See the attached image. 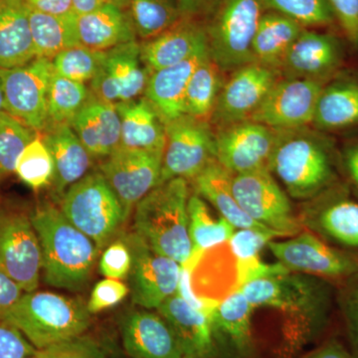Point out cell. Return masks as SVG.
<instances>
[{
	"mask_svg": "<svg viewBox=\"0 0 358 358\" xmlns=\"http://www.w3.org/2000/svg\"><path fill=\"white\" fill-rule=\"evenodd\" d=\"M100 272L109 279L124 280L129 278L131 268V255L124 240L113 242L103 251L100 260Z\"/></svg>",
	"mask_w": 358,
	"mask_h": 358,
	"instance_id": "obj_46",
	"label": "cell"
},
{
	"mask_svg": "<svg viewBox=\"0 0 358 358\" xmlns=\"http://www.w3.org/2000/svg\"><path fill=\"white\" fill-rule=\"evenodd\" d=\"M107 51H98L88 47H71L61 51L53 59L56 74L78 83L91 82L102 67Z\"/></svg>",
	"mask_w": 358,
	"mask_h": 358,
	"instance_id": "obj_40",
	"label": "cell"
},
{
	"mask_svg": "<svg viewBox=\"0 0 358 358\" xmlns=\"http://www.w3.org/2000/svg\"><path fill=\"white\" fill-rule=\"evenodd\" d=\"M254 308L240 289L214 308L210 320L217 352L223 348L235 357H248L253 350L251 319Z\"/></svg>",
	"mask_w": 358,
	"mask_h": 358,
	"instance_id": "obj_26",
	"label": "cell"
},
{
	"mask_svg": "<svg viewBox=\"0 0 358 358\" xmlns=\"http://www.w3.org/2000/svg\"><path fill=\"white\" fill-rule=\"evenodd\" d=\"M182 17L195 21H208L222 0H176Z\"/></svg>",
	"mask_w": 358,
	"mask_h": 358,
	"instance_id": "obj_50",
	"label": "cell"
},
{
	"mask_svg": "<svg viewBox=\"0 0 358 358\" xmlns=\"http://www.w3.org/2000/svg\"><path fill=\"white\" fill-rule=\"evenodd\" d=\"M313 124L324 131L358 124V84L345 81L324 87L317 101Z\"/></svg>",
	"mask_w": 358,
	"mask_h": 358,
	"instance_id": "obj_34",
	"label": "cell"
},
{
	"mask_svg": "<svg viewBox=\"0 0 358 358\" xmlns=\"http://www.w3.org/2000/svg\"><path fill=\"white\" fill-rule=\"evenodd\" d=\"M70 126L93 159H106L121 145V120L115 103L92 93Z\"/></svg>",
	"mask_w": 358,
	"mask_h": 358,
	"instance_id": "obj_24",
	"label": "cell"
},
{
	"mask_svg": "<svg viewBox=\"0 0 358 358\" xmlns=\"http://www.w3.org/2000/svg\"><path fill=\"white\" fill-rule=\"evenodd\" d=\"M232 176L233 174L221 166L217 160H214L193 179L192 183L194 192L200 195L205 201L209 202L217 210L219 215L225 218L236 229L250 228L271 231L250 217L238 203L231 188Z\"/></svg>",
	"mask_w": 358,
	"mask_h": 358,
	"instance_id": "obj_31",
	"label": "cell"
},
{
	"mask_svg": "<svg viewBox=\"0 0 358 358\" xmlns=\"http://www.w3.org/2000/svg\"><path fill=\"white\" fill-rule=\"evenodd\" d=\"M343 162L346 174L358 193V143L346 148Z\"/></svg>",
	"mask_w": 358,
	"mask_h": 358,
	"instance_id": "obj_54",
	"label": "cell"
},
{
	"mask_svg": "<svg viewBox=\"0 0 358 358\" xmlns=\"http://www.w3.org/2000/svg\"><path fill=\"white\" fill-rule=\"evenodd\" d=\"M24 291L17 282H14L3 272L0 271V322H3L18 303Z\"/></svg>",
	"mask_w": 358,
	"mask_h": 358,
	"instance_id": "obj_51",
	"label": "cell"
},
{
	"mask_svg": "<svg viewBox=\"0 0 358 358\" xmlns=\"http://www.w3.org/2000/svg\"><path fill=\"white\" fill-rule=\"evenodd\" d=\"M122 345L131 358H182L178 338L166 320L150 310H134L122 320Z\"/></svg>",
	"mask_w": 358,
	"mask_h": 358,
	"instance_id": "obj_20",
	"label": "cell"
},
{
	"mask_svg": "<svg viewBox=\"0 0 358 358\" xmlns=\"http://www.w3.org/2000/svg\"><path fill=\"white\" fill-rule=\"evenodd\" d=\"M36 352L20 329L0 322V358H26L33 357Z\"/></svg>",
	"mask_w": 358,
	"mask_h": 358,
	"instance_id": "obj_48",
	"label": "cell"
},
{
	"mask_svg": "<svg viewBox=\"0 0 358 358\" xmlns=\"http://www.w3.org/2000/svg\"><path fill=\"white\" fill-rule=\"evenodd\" d=\"M299 218L303 229L339 249L358 253V201L327 192L308 200Z\"/></svg>",
	"mask_w": 358,
	"mask_h": 358,
	"instance_id": "obj_19",
	"label": "cell"
},
{
	"mask_svg": "<svg viewBox=\"0 0 358 358\" xmlns=\"http://www.w3.org/2000/svg\"><path fill=\"white\" fill-rule=\"evenodd\" d=\"M61 211L100 250L110 243L126 221L117 195L101 173L87 174L71 186L63 195Z\"/></svg>",
	"mask_w": 358,
	"mask_h": 358,
	"instance_id": "obj_7",
	"label": "cell"
},
{
	"mask_svg": "<svg viewBox=\"0 0 358 358\" xmlns=\"http://www.w3.org/2000/svg\"><path fill=\"white\" fill-rule=\"evenodd\" d=\"M280 131L253 121H244L217 129L216 160L232 174L268 169Z\"/></svg>",
	"mask_w": 358,
	"mask_h": 358,
	"instance_id": "obj_16",
	"label": "cell"
},
{
	"mask_svg": "<svg viewBox=\"0 0 358 358\" xmlns=\"http://www.w3.org/2000/svg\"><path fill=\"white\" fill-rule=\"evenodd\" d=\"M36 58L25 0H0V69Z\"/></svg>",
	"mask_w": 358,
	"mask_h": 358,
	"instance_id": "obj_30",
	"label": "cell"
},
{
	"mask_svg": "<svg viewBox=\"0 0 358 358\" xmlns=\"http://www.w3.org/2000/svg\"><path fill=\"white\" fill-rule=\"evenodd\" d=\"M77 32L80 45L98 51H108L136 40L129 13L113 2L77 15Z\"/></svg>",
	"mask_w": 358,
	"mask_h": 358,
	"instance_id": "obj_28",
	"label": "cell"
},
{
	"mask_svg": "<svg viewBox=\"0 0 358 358\" xmlns=\"http://www.w3.org/2000/svg\"><path fill=\"white\" fill-rule=\"evenodd\" d=\"M91 96L86 85L78 83L54 73L47 103L48 124H71Z\"/></svg>",
	"mask_w": 358,
	"mask_h": 358,
	"instance_id": "obj_38",
	"label": "cell"
},
{
	"mask_svg": "<svg viewBox=\"0 0 358 358\" xmlns=\"http://www.w3.org/2000/svg\"><path fill=\"white\" fill-rule=\"evenodd\" d=\"M6 112V103H4L3 90H2L1 82H0V114Z\"/></svg>",
	"mask_w": 358,
	"mask_h": 358,
	"instance_id": "obj_56",
	"label": "cell"
},
{
	"mask_svg": "<svg viewBox=\"0 0 358 358\" xmlns=\"http://www.w3.org/2000/svg\"><path fill=\"white\" fill-rule=\"evenodd\" d=\"M157 310L173 329L183 355L216 357L218 352L208 315L190 307L178 293L166 299Z\"/></svg>",
	"mask_w": 358,
	"mask_h": 358,
	"instance_id": "obj_27",
	"label": "cell"
},
{
	"mask_svg": "<svg viewBox=\"0 0 358 358\" xmlns=\"http://www.w3.org/2000/svg\"><path fill=\"white\" fill-rule=\"evenodd\" d=\"M264 8L275 11L300 23L303 27H320L336 17L327 0H261Z\"/></svg>",
	"mask_w": 358,
	"mask_h": 358,
	"instance_id": "obj_42",
	"label": "cell"
},
{
	"mask_svg": "<svg viewBox=\"0 0 358 358\" xmlns=\"http://www.w3.org/2000/svg\"><path fill=\"white\" fill-rule=\"evenodd\" d=\"M162 157L160 152L120 147L106 157L101 173L117 195L126 219L134 207L160 185Z\"/></svg>",
	"mask_w": 358,
	"mask_h": 358,
	"instance_id": "obj_15",
	"label": "cell"
},
{
	"mask_svg": "<svg viewBox=\"0 0 358 358\" xmlns=\"http://www.w3.org/2000/svg\"><path fill=\"white\" fill-rule=\"evenodd\" d=\"M148 71L141 62V44L128 42L110 49L98 74L90 82L91 93L105 102L117 103L145 94Z\"/></svg>",
	"mask_w": 358,
	"mask_h": 358,
	"instance_id": "obj_18",
	"label": "cell"
},
{
	"mask_svg": "<svg viewBox=\"0 0 358 358\" xmlns=\"http://www.w3.org/2000/svg\"><path fill=\"white\" fill-rule=\"evenodd\" d=\"M109 0H72L73 9L77 15L89 13L102 6Z\"/></svg>",
	"mask_w": 358,
	"mask_h": 358,
	"instance_id": "obj_55",
	"label": "cell"
},
{
	"mask_svg": "<svg viewBox=\"0 0 358 358\" xmlns=\"http://www.w3.org/2000/svg\"><path fill=\"white\" fill-rule=\"evenodd\" d=\"M268 171L280 179L289 196L305 201L327 192L336 178L329 150L303 129L280 131Z\"/></svg>",
	"mask_w": 358,
	"mask_h": 358,
	"instance_id": "obj_5",
	"label": "cell"
},
{
	"mask_svg": "<svg viewBox=\"0 0 358 358\" xmlns=\"http://www.w3.org/2000/svg\"><path fill=\"white\" fill-rule=\"evenodd\" d=\"M42 252L47 284L76 292L91 278L100 249L52 204L37 207L30 216Z\"/></svg>",
	"mask_w": 358,
	"mask_h": 358,
	"instance_id": "obj_2",
	"label": "cell"
},
{
	"mask_svg": "<svg viewBox=\"0 0 358 358\" xmlns=\"http://www.w3.org/2000/svg\"><path fill=\"white\" fill-rule=\"evenodd\" d=\"M18 178L34 190L52 185L54 178V162L50 150L43 138L37 134L21 152L16 162Z\"/></svg>",
	"mask_w": 358,
	"mask_h": 358,
	"instance_id": "obj_39",
	"label": "cell"
},
{
	"mask_svg": "<svg viewBox=\"0 0 358 358\" xmlns=\"http://www.w3.org/2000/svg\"><path fill=\"white\" fill-rule=\"evenodd\" d=\"M41 270V246L31 219L20 212L0 211V271L30 293L38 287Z\"/></svg>",
	"mask_w": 358,
	"mask_h": 358,
	"instance_id": "obj_13",
	"label": "cell"
},
{
	"mask_svg": "<svg viewBox=\"0 0 358 358\" xmlns=\"http://www.w3.org/2000/svg\"><path fill=\"white\" fill-rule=\"evenodd\" d=\"M4 322L20 329L37 350L82 336L91 324L86 303L50 292L24 293Z\"/></svg>",
	"mask_w": 358,
	"mask_h": 358,
	"instance_id": "obj_4",
	"label": "cell"
},
{
	"mask_svg": "<svg viewBox=\"0 0 358 358\" xmlns=\"http://www.w3.org/2000/svg\"><path fill=\"white\" fill-rule=\"evenodd\" d=\"M303 358H353L348 346L338 339H329L324 345L315 348Z\"/></svg>",
	"mask_w": 358,
	"mask_h": 358,
	"instance_id": "obj_53",
	"label": "cell"
},
{
	"mask_svg": "<svg viewBox=\"0 0 358 358\" xmlns=\"http://www.w3.org/2000/svg\"><path fill=\"white\" fill-rule=\"evenodd\" d=\"M129 293L121 280L107 279L99 282L92 291L87 308L90 313H98L119 305Z\"/></svg>",
	"mask_w": 358,
	"mask_h": 358,
	"instance_id": "obj_47",
	"label": "cell"
},
{
	"mask_svg": "<svg viewBox=\"0 0 358 358\" xmlns=\"http://www.w3.org/2000/svg\"><path fill=\"white\" fill-rule=\"evenodd\" d=\"M35 10L50 15L66 16L74 13L72 0H25Z\"/></svg>",
	"mask_w": 358,
	"mask_h": 358,
	"instance_id": "obj_52",
	"label": "cell"
},
{
	"mask_svg": "<svg viewBox=\"0 0 358 358\" xmlns=\"http://www.w3.org/2000/svg\"><path fill=\"white\" fill-rule=\"evenodd\" d=\"M109 1L122 7V8H126L129 6V0H109Z\"/></svg>",
	"mask_w": 358,
	"mask_h": 358,
	"instance_id": "obj_57",
	"label": "cell"
},
{
	"mask_svg": "<svg viewBox=\"0 0 358 358\" xmlns=\"http://www.w3.org/2000/svg\"><path fill=\"white\" fill-rule=\"evenodd\" d=\"M188 227L192 243V253H199L229 241L236 228L225 218H216L208 204L196 192L188 199Z\"/></svg>",
	"mask_w": 358,
	"mask_h": 358,
	"instance_id": "obj_35",
	"label": "cell"
},
{
	"mask_svg": "<svg viewBox=\"0 0 358 358\" xmlns=\"http://www.w3.org/2000/svg\"><path fill=\"white\" fill-rule=\"evenodd\" d=\"M131 255L129 292L134 305L157 310L178 292L181 265L152 248L136 232L122 237Z\"/></svg>",
	"mask_w": 358,
	"mask_h": 358,
	"instance_id": "obj_12",
	"label": "cell"
},
{
	"mask_svg": "<svg viewBox=\"0 0 358 358\" xmlns=\"http://www.w3.org/2000/svg\"><path fill=\"white\" fill-rule=\"evenodd\" d=\"M254 308H271L284 315V346L296 352L326 326L333 301L327 280L299 273L254 280L241 287Z\"/></svg>",
	"mask_w": 358,
	"mask_h": 358,
	"instance_id": "obj_1",
	"label": "cell"
},
{
	"mask_svg": "<svg viewBox=\"0 0 358 358\" xmlns=\"http://www.w3.org/2000/svg\"><path fill=\"white\" fill-rule=\"evenodd\" d=\"M206 49L208 39L204 23L183 18L166 31L141 44V62L152 73L178 64Z\"/></svg>",
	"mask_w": 358,
	"mask_h": 358,
	"instance_id": "obj_22",
	"label": "cell"
},
{
	"mask_svg": "<svg viewBox=\"0 0 358 358\" xmlns=\"http://www.w3.org/2000/svg\"><path fill=\"white\" fill-rule=\"evenodd\" d=\"M222 71L210 54L193 72L186 90L185 114L196 119L210 121L216 101L223 87Z\"/></svg>",
	"mask_w": 358,
	"mask_h": 358,
	"instance_id": "obj_36",
	"label": "cell"
},
{
	"mask_svg": "<svg viewBox=\"0 0 358 358\" xmlns=\"http://www.w3.org/2000/svg\"><path fill=\"white\" fill-rule=\"evenodd\" d=\"M264 10L261 0H222L207 21L209 54L222 72L254 62L252 45Z\"/></svg>",
	"mask_w": 358,
	"mask_h": 358,
	"instance_id": "obj_6",
	"label": "cell"
},
{
	"mask_svg": "<svg viewBox=\"0 0 358 358\" xmlns=\"http://www.w3.org/2000/svg\"><path fill=\"white\" fill-rule=\"evenodd\" d=\"M41 136L53 159V192L62 199L71 186L87 176L93 157L70 124H48Z\"/></svg>",
	"mask_w": 358,
	"mask_h": 358,
	"instance_id": "obj_25",
	"label": "cell"
},
{
	"mask_svg": "<svg viewBox=\"0 0 358 358\" xmlns=\"http://www.w3.org/2000/svg\"><path fill=\"white\" fill-rule=\"evenodd\" d=\"M121 120V145L131 150L164 154L166 124L147 99L115 103Z\"/></svg>",
	"mask_w": 358,
	"mask_h": 358,
	"instance_id": "obj_29",
	"label": "cell"
},
{
	"mask_svg": "<svg viewBox=\"0 0 358 358\" xmlns=\"http://www.w3.org/2000/svg\"><path fill=\"white\" fill-rule=\"evenodd\" d=\"M54 71L50 59L35 58L27 64L0 69L6 112L36 133L47 126V103Z\"/></svg>",
	"mask_w": 358,
	"mask_h": 358,
	"instance_id": "obj_11",
	"label": "cell"
},
{
	"mask_svg": "<svg viewBox=\"0 0 358 358\" xmlns=\"http://www.w3.org/2000/svg\"><path fill=\"white\" fill-rule=\"evenodd\" d=\"M182 358H205L199 357V355H183Z\"/></svg>",
	"mask_w": 358,
	"mask_h": 358,
	"instance_id": "obj_58",
	"label": "cell"
},
{
	"mask_svg": "<svg viewBox=\"0 0 358 358\" xmlns=\"http://www.w3.org/2000/svg\"><path fill=\"white\" fill-rule=\"evenodd\" d=\"M341 59L343 50L336 37L306 28L282 59L278 72L286 79L324 81L338 69Z\"/></svg>",
	"mask_w": 358,
	"mask_h": 358,
	"instance_id": "obj_21",
	"label": "cell"
},
{
	"mask_svg": "<svg viewBox=\"0 0 358 358\" xmlns=\"http://www.w3.org/2000/svg\"><path fill=\"white\" fill-rule=\"evenodd\" d=\"M37 133L13 115L0 114V181L15 171L16 162Z\"/></svg>",
	"mask_w": 358,
	"mask_h": 358,
	"instance_id": "obj_41",
	"label": "cell"
},
{
	"mask_svg": "<svg viewBox=\"0 0 358 358\" xmlns=\"http://www.w3.org/2000/svg\"><path fill=\"white\" fill-rule=\"evenodd\" d=\"M37 358H108L95 339L82 336L37 350Z\"/></svg>",
	"mask_w": 358,
	"mask_h": 358,
	"instance_id": "obj_45",
	"label": "cell"
},
{
	"mask_svg": "<svg viewBox=\"0 0 358 358\" xmlns=\"http://www.w3.org/2000/svg\"><path fill=\"white\" fill-rule=\"evenodd\" d=\"M190 194L187 180L173 178L160 183L134 207V232L181 266L192 254L187 209Z\"/></svg>",
	"mask_w": 358,
	"mask_h": 358,
	"instance_id": "obj_3",
	"label": "cell"
},
{
	"mask_svg": "<svg viewBox=\"0 0 358 358\" xmlns=\"http://www.w3.org/2000/svg\"><path fill=\"white\" fill-rule=\"evenodd\" d=\"M305 29L282 14L264 13L252 45L254 62L278 71L289 49Z\"/></svg>",
	"mask_w": 358,
	"mask_h": 358,
	"instance_id": "obj_32",
	"label": "cell"
},
{
	"mask_svg": "<svg viewBox=\"0 0 358 358\" xmlns=\"http://www.w3.org/2000/svg\"><path fill=\"white\" fill-rule=\"evenodd\" d=\"M348 41L358 48V0H327Z\"/></svg>",
	"mask_w": 358,
	"mask_h": 358,
	"instance_id": "obj_49",
	"label": "cell"
},
{
	"mask_svg": "<svg viewBox=\"0 0 358 358\" xmlns=\"http://www.w3.org/2000/svg\"><path fill=\"white\" fill-rule=\"evenodd\" d=\"M324 82L320 80H279L250 121L277 131H293L313 124L315 108Z\"/></svg>",
	"mask_w": 358,
	"mask_h": 358,
	"instance_id": "obj_14",
	"label": "cell"
},
{
	"mask_svg": "<svg viewBox=\"0 0 358 358\" xmlns=\"http://www.w3.org/2000/svg\"><path fill=\"white\" fill-rule=\"evenodd\" d=\"M231 188L241 208L280 238H288L303 230L294 213L288 193L268 169L233 174Z\"/></svg>",
	"mask_w": 358,
	"mask_h": 358,
	"instance_id": "obj_8",
	"label": "cell"
},
{
	"mask_svg": "<svg viewBox=\"0 0 358 358\" xmlns=\"http://www.w3.org/2000/svg\"><path fill=\"white\" fill-rule=\"evenodd\" d=\"M26 358H37L36 355H33V357H26Z\"/></svg>",
	"mask_w": 358,
	"mask_h": 358,
	"instance_id": "obj_59",
	"label": "cell"
},
{
	"mask_svg": "<svg viewBox=\"0 0 358 358\" xmlns=\"http://www.w3.org/2000/svg\"><path fill=\"white\" fill-rule=\"evenodd\" d=\"M209 55L197 52L178 64L150 73L143 96L152 103L164 124L185 115V96L193 72Z\"/></svg>",
	"mask_w": 358,
	"mask_h": 358,
	"instance_id": "obj_23",
	"label": "cell"
},
{
	"mask_svg": "<svg viewBox=\"0 0 358 358\" xmlns=\"http://www.w3.org/2000/svg\"><path fill=\"white\" fill-rule=\"evenodd\" d=\"M129 13L140 38H154L183 20L176 0H129Z\"/></svg>",
	"mask_w": 358,
	"mask_h": 358,
	"instance_id": "obj_37",
	"label": "cell"
},
{
	"mask_svg": "<svg viewBox=\"0 0 358 358\" xmlns=\"http://www.w3.org/2000/svg\"><path fill=\"white\" fill-rule=\"evenodd\" d=\"M280 238L271 231L257 229H236L228 244L238 261L260 258L261 252L273 240Z\"/></svg>",
	"mask_w": 358,
	"mask_h": 358,
	"instance_id": "obj_44",
	"label": "cell"
},
{
	"mask_svg": "<svg viewBox=\"0 0 358 358\" xmlns=\"http://www.w3.org/2000/svg\"><path fill=\"white\" fill-rule=\"evenodd\" d=\"M338 301L348 336V350L353 358H358V273L341 282Z\"/></svg>",
	"mask_w": 358,
	"mask_h": 358,
	"instance_id": "obj_43",
	"label": "cell"
},
{
	"mask_svg": "<svg viewBox=\"0 0 358 358\" xmlns=\"http://www.w3.org/2000/svg\"><path fill=\"white\" fill-rule=\"evenodd\" d=\"M268 248L289 272L343 282L358 273V255L339 249L303 229L286 240H273Z\"/></svg>",
	"mask_w": 358,
	"mask_h": 358,
	"instance_id": "obj_9",
	"label": "cell"
},
{
	"mask_svg": "<svg viewBox=\"0 0 358 358\" xmlns=\"http://www.w3.org/2000/svg\"><path fill=\"white\" fill-rule=\"evenodd\" d=\"M28 20L36 58L52 60L61 51L79 46L76 13L50 15L28 6Z\"/></svg>",
	"mask_w": 358,
	"mask_h": 358,
	"instance_id": "obj_33",
	"label": "cell"
},
{
	"mask_svg": "<svg viewBox=\"0 0 358 358\" xmlns=\"http://www.w3.org/2000/svg\"><path fill=\"white\" fill-rule=\"evenodd\" d=\"M162 180L183 178L192 182L216 160L215 131L210 122L183 115L166 124Z\"/></svg>",
	"mask_w": 358,
	"mask_h": 358,
	"instance_id": "obj_10",
	"label": "cell"
},
{
	"mask_svg": "<svg viewBox=\"0 0 358 358\" xmlns=\"http://www.w3.org/2000/svg\"><path fill=\"white\" fill-rule=\"evenodd\" d=\"M279 78L277 70L256 62L234 71L223 84L209 122L220 129L248 121Z\"/></svg>",
	"mask_w": 358,
	"mask_h": 358,
	"instance_id": "obj_17",
	"label": "cell"
}]
</instances>
